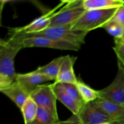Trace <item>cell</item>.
Listing matches in <instances>:
<instances>
[{"mask_svg":"<svg viewBox=\"0 0 124 124\" xmlns=\"http://www.w3.org/2000/svg\"><path fill=\"white\" fill-rule=\"evenodd\" d=\"M96 102L105 111L113 124H124V107L99 98Z\"/></svg>","mask_w":124,"mask_h":124,"instance_id":"13","label":"cell"},{"mask_svg":"<svg viewBox=\"0 0 124 124\" xmlns=\"http://www.w3.org/2000/svg\"><path fill=\"white\" fill-rule=\"evenodd\" d=\"M88 33V31L75 30L72 28V25H69L50 27L39 32L34 33L11 34V36H16L22 38L44 37L57 41L70 42L81 46L85 44V39Z\"/></svg>","mask_w":124,"mask_h":124,"instance_id":"2","label":"cell"},{"mask_svg":"<svg viewBox=\"0 0 124 124\" xmlns=\"http://www.w3.org/2000/svg\"><path fill=\"white\" fill-rule=\"evenodd\" d=\"M113 19L124 26V6L117 8Z\"/></svg>","mask_w":124,"mask_h":124,"instance_id":"23","label":"cell"},{"mask_svg":"<svg viewBox=\"0 0 124 124\" xmlns=\"http://www.w3.org/2000/svg\"><path fill=\"white\" fill-rule=\"evenodd\" d=\"M121 39H122V40H124V35H123V36H122V37L121 38Z\"/></svg>","mask_w":124,"mask_h":124,"instance_id":"25","label":"cell"},{"mask_svg":"<svg viewBox=\"0 0 124 124\" xmlns=\"http://www.w3.org/2000/svg\"><path fill=\"white\" fill-rule=\"evenodd\" d=\"M16 81L30 95L39 86L52 81L48 76L35 71L26 73H17Z\"/></svg>","mask_w":124,"mask_h":124,"instance_id":"10","label":"cell"},{"mask_svg":"<svg viewBox=\"0 0 124 124\" xmlns=\"http://www.w3.org/2000/svg\"><path fill=\"white\" fill-rule=\"evenodd\" d=\"M85 12L83 1H67L62 8L52 17L48 27L73 25Z\"/></svg>","mask_w":124,"mask_h":124,"instance_id":"4","label":"cell"},{"mask_svg":"<svg viewBox=\"0 0 124 124\" xmlns=\"http://www.w3.org/2000/svg\"><path fill=\"white\" fill-rule=\"evenodd\" d=\"M103 29L115 38H121L124 33V26L112 18L106 23Z\"/></svg>","mask_w":124,"mask_h":124,"instance_id":"19","label":"cell"},{"mask_svg":"<svg viewBox=\"0 0 124 124\" xmlns=\"http://www.w3.org/2000/svg\"><path fill=\"white\" fill-rule=\"evenodd\" d=\"M53 90L57 100L65 105L74 115H78L81 111V107L76 101L70 95L61 83L54 82L52 84Z\"/></svg>","mask_w":124,"mask_h":124,"instance_id":"12","label":"cell"},{"mask_svg":"<svg viewBox=\"0 0 124 124\" xmlns=\"http://www.w3.org/2000/svg\"><path fill=\"white\" fill-rule=\"evenodd\" d=\"M14 36L19 39L23 48H31V47H43V48H53L58 50L78 51L81 46L70 42L52 39L44 37H30L22 38L16 36Z\"/></svg>","mask_w":124,"mask_h":124,"instance_id":"7","label":"cell"},{"mask_svg":"<svg viewBox=\"0 0 124 124\" xmlns=\"http://www.w3.org/2000/svg\"><path fill=\"white\" fill-rule=\"evenodd\" d=\"M56 124H84L80 120L78 115H73L69 119L66 121H58Z\"/></svg>","mask_w":124,"mask_h":124,"instance_id":"24","label":"cell"},{"mask_svg":"<svg viewBox=\"0 0 124 124\" xmlns=\"http://www.w3.org/2000/svg\"><path fill=\"white\" fill-rule=\"evenodd\" d=\"M62 59L63 56L55 58L46 65L38 67L35 71L48 76L52 81L55 82L59 75Z\"/></svg>","mask_w":124,"mask_h":124,"instance_id":"16","label":"cell"},{"mask_svg":"<svg viewBox=\"0 0 124 124\" xmlns=\"http://www.w3.org/2000/svg\"><path fill=\"white\" fill-rule=\"evenodd\" d=\"M78 116L84 124H113L107 114L96 101L85 104Z\"/></svg>","mask_w":124,"mask_h":124,"instance_id":"8","label":"cell"},{"mask_svg":"<svg viewBox=\"0 0 124 124\" xmlns=\"http://www.w3.org/2000/svg\"><path fill=\"white\" fill-rule=\"evenodd\" d=\"M38 108L36 102L31 97L29 96L20 109L24 119V124H29L35 119L37 115Z\"/></svg>","mask_w":124,"mask_h":124,"instance_id":"17","label":"cell"},{"mask_svg":"<svg viewBox=\"0 0 124 124\" xmlns=\"http://www.w3.org/2000/svg\"><path fill=\"white\" fill-rule=\"evenodd\" d=\"M118 70L114 81L99 90V98L124 107V67L118 62Z\"/></svg>","mask_w":124,"mask_h":124,"instance_id":"6","label":"cell"},{"mask_svg":"<svg viewBox=\"0 0 124 124\" xmlns=\"http://www.w3.org/2000/svg\"><path fill=\"white\" fill-rule=\"evenodd\" d=\"M123 1H124V0H123Z\"/></svg>","mask_w":124,"mask_h":124,"instance_id":"27","label":"cell"},{"mask_svg":"<svg viewBox=\"0 0 124 124\" xmlns=\"http://www.w3.org/2000/svg\"><path fill=\"white\" fill-rule=\"evenodd\" d=\"M58 121L59 119L56 118L44 109L39 108L36 117L29 124H56Z\"/></svg>","mask_w":124,"mask_h":124,"instance_id":"20","label":"cell"},{"mask_svg":"<svg viewBox=\"0 0 124 124\" xmlns=\"http://www.w3.org/2000/svg\"><path fill=\"white\" fill-rule=\"evenodd\" d=\"M117 8L86 10L82 16L72 25L75 30L89 31L102 27L112 19Z\"/></svg>","mask_w":124,"mask_h":124,"instance_id":"3","label":"cell"},{"mask_svg":"<svg viewBox=\"0 0 124 124\" xmlns=\"http://www.w3.org/2000/svg\"><path fill=\"white\" fill-rule=\"evenodd\" d=\"M76 86L84 102L88 103L95 101L99 98L98 91L93 89L82 81H78Z\"/></svg>","mask_w":124,"mask_h":124,"instance_id":"18","label":"cell"},{"mask_svg":"<svg viewBox=\"0 0 124 124\" xmlns=\"http://www.w3.org/2000/svg\"><path fill=\"white\" fill-rule=\"evenodd\" d=\"M66 1H62L55 8L46 14L34 19L32 22L24 27L11 29V34H27L39 32L49 27L52 17L59 10L62 6H64Z\"/></svg>","mask_w":124,"mask_h":124,"instance_id":"9","label":"cell"},{"mask_svg":"<svg viewBox=\"0 0 124 124\" xmlns=\"http://www.w3.org/2000/svg\"><path fill=\"white\" fill-rule=\"evenodd\" d=\"M123 6V0H83V6L86 10L111 9Z\"/></svg>","mask_w":124,"mask_h":124,"instance_id":"15","label":"cell"},{"mask_svg":"<svg viewBox=\"0 0 124 124\" xmlns=\"http://www.w3.org/2000/svg\"><path fill=\"white\" fill-rule=\"evenodd\" d=\"M62 84L63 85V86H64L65 89L67 90V92L76 101V102L80 106L81 108H82V107L84 105V104L85 103L84 102V101L82 99V97H81V94H80L76 85L69 83H64Z\"/></svg>","mask_w":124,"mask_h":124,"instance_id":"21","label":"cell"},{"mask_svg":"<svg viewBox=\"0 0 124 124\" xmlns=\"http://www.w3.org/2000/svg\"><path fill=\"white\" fill-rule=\"evenodd\" d=\"M113 50L117 56L118 62L124 67V41L121 38H115Z\"/></svg>","mask_w":124,"mask_h":124,"instance_id":"22","label":"cell"},{"mask_svg":"<svg viewBox=\"0 0 124 124\" xmlns=\"http://www.w3.org/2000/svg\"><path fill=\"white\" fill-rule=\"evenodd\" d=\"M18 39L10 36L0 42V90L4 89L16 82L17 73L15 69V58L23 49Z\"/></svg>","mask_w":124,"mask_h":124,"instance_id":"1","label":"cell"},{"mask_svg":"<svg viewBox=\"0 0 124 124\" xmlns=\"http://www.w3.org/2000/svg\"><path fill=\"white\" fill-rule=\"evenodd\" d=\"M0 91L13 102L19 109L21 108L25 101L30 96V94L16 81L9 87Z\"/></svg>","mask_w":124,"mask_h":124,"instance_id":"14","label":"cell"},{"mask_svg":"<svg viewBox=\"0 0 124 124\" xmlns=\"http://www.w3.org/2000/svg\"><path fill=\"white\" fill-rule=\"evenodd\" d=\"M30 96L39 108L44 109L56 118L59 119L56 107V97L51 84L39 86L31 92Z\"/></svg>","mask_w":124,"mask_h":124,"instance_id":"5","label":"cell"},{"mask_svg":"<svg viewBox=\"0 0 124 124\" xmlns=\"http://www.w3.org/2000/svg\"><path fill=\"white\" fill-rule=\"evenodd\" d=\"M76 57L66 55L63 56L59 75L55 82L58 83H69L76 84L78 81L74 71V64Z\"/></svg>","mask_w":124,"mask_h":124,"instance_id":"11","label":"cell"},{"mask_svg":"<svg viewBox=\"0 0 124 124\" xmlns=\"http://www.w3.org/2000/svg\"><path fill=\"white\" fill-rule=\"evenodd\" d=\"M108 124V123H104V124Z\"/></svg>","mask_w":124,"mask_h":124,"instance_id":"26","label":"cell"}]
</instances>
